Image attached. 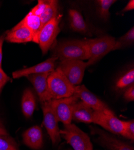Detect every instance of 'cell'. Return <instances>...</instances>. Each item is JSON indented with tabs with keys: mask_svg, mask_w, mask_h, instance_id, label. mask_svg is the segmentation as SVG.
Here are the masks:
<instances>
[{
	"mask_svg": "<svg viewBox=\"0 0 134 150\" xmlns=\"http://www.w3.org/2000/svg\"><path fill=\"white\" fill-rule=\"evenodd\" d=\"M6 33L0 36V69H2V59H3V46L5 41Z\"/></svg>",
	"mask_w": 134,
	"mask_h": 150,
	"instance_id": "cell-29",
	"label": "cell"
},
{
	"mask_svg": "<svg viewBox=\"0 0 134 150\" xmlns=\"http://www.w3.org/2000/svg\"><path fill=\"white\" fill-rule=\"evenodd\" d=\"M43 114V124L50 136L53 145H56L61 141L60 129L58 120L53 112L49 101L42 103Z\"/></svg>",
	"mask_w": 134,
	"mask_h": 150,
	"instance_id": "cell-9",
	"label": "cell"
},
{
	"mask_svg": "<svg viewBox=\"0 0 134 150\" xmlns=\"http://www.w3.org/2000/svg\"><path fill=\"white\" fill-rule=\"evenodd\" d=\"M87 62L80 60L60 61L57 67L62 71L68 81L74 86L79 85L82 81Z\"/></svg>",
	"mask_w": 134,
	"mask_h": 150,
	"instance_id": "cell-5",
	"label": "cell"
},
{
	"mask_svg": "<svg viewBox=\"0 0 134 150\" xmlns=\"http://www.w3.org/2000/svg\"><path fill=\"white\" fill-rule=\"evenodd\" d=\"M53 57L60 61L89 59L90 54L86 40L60 42L53 47Z\"/></svg>",
	"mask_w": 134,
	"mask_h": 150,
	"instance_id": "cell-1",
	"label": "cell"
},
{
	"mask_svg": "<svg viewBox=\"0 0 134 150\" xmlns=\"http://www.w3.org/2000/svg\"><path fill=\"white\" fill-rule=\"evenodd\" d=\"M98 12L100 17L105 21H107L110 16L109 9L112 5L116 2L115 0H98Z\"/></svg>",
	"mask_w": 134,
	"mask_h": 150,
	"instance_id": "cell-22",
	"label": "cell"
},
{
	"mask_svg": "<svg viewBox=\"0 0 134 150\" xmlns=\"http://www.w3.org/2000/svg\"><path fill=\"white\" fill-rule=\"evenodd\" d=\"M57 59V57L52 56L39 64L13 72L12 76L14 79H18L23 76L27 77L31 74L51 73L55 70V62Z\"/></svg>",
	"mask_w": 134,
	"mask_h": 150,
	"instance_id": "cell-11",
	"label": "cell"
},
{
	"mask_svg": "<svg viewBox=\"0 0 134 150\" xmlns=\"http://www.w3.org/2000/svg\"><path fill=\"white\" fill-rule=\"evenodd\" d=\"M5 40L10 43H27L33 42V36L30 29L21 21L11 30L6 33Z\"/></svg>",
	"mask_w": 134,
	"mask_h": 150,
	"instance_id": "cell-13",
	"label": "cell"
},
{
	"mask_svg": "<svg viewBox=\"0 0 134 150\" xmlns=\"http://www.w3.org/2000/svg\"><path fill=\"white\" fill-rule=\"evenodd\" d=\"M134 42V28L132 27L125 34L116 40L113 51L125 48L130 46Z\"/></svg>",
	"mask_w": 134,
	"mask_h": 150,
	"instance_id": "cell-21",
	"label": "cell"
},
{
	"mask_svg": "<svg viewBox=\"0 0 134 150\" xmlns=\"http://www.w3.org/2000/svg\"><path fill=\"white\" fill-rule=\"evenodd\" d=\"M60 16L58 15L46 23L39 33L38 44L43 55L46 54L50 49L52 47L56 37L60 31Z\"/></svg>",
	"mask_w": 134,
	"mask_h": 150,
	"instance_id": "cell-7",
	"label": "cell"
},
{
	"mask_svg": "<svg viewBox=\"0 0 134 150\" xmlns=\"http://www.w3.org/2000/svg\"><path fill=\"white\" fill-rule=\"evenodd\" d=\"M51 73L34 74L27 76L38 93L42 104L51 100L48 86V78Z\"/></svg>",
	"mask_w": 134,
	"mask_h": 150,
	"instance_id": "cell-14",
	"label": "cell"
},
{
	"mask_svg": "<svg viewBox=\"0 0 134 150\" xmlns=\"http://www.w3.org/2000/svg\"><path fill=\"white\" fill-rule=\"evenodd\" d=\"M23 142L33 149H39L43 146L42 131L39 126H33L22 134Z\"/></svg>",
	"mask_w": 134,
	"mask_h": 150,
	"instance_id": "cell-15",
	"label": "cell"
},
{
	"mask_svg": "<svg viewBox=\"0 0 134 150\" xmlns=\"http://www.w3.org/2000/svg\"><path fill=\"white\" fill-rule=\"evenodd\" d=\"M90 58L87 62V66H91L113 51L116 39L113 37L105 35L93 39L86 40Z\"/></svg>",
	"mask_w": 134,
	"mask_h": 150,
	"instance_id": "cell-4",
	"label": "cell"
},
{
	"mask_svg": "<svg viewBox=\"0 0 134 150\" xmlns=\"http://www.w3.org/2000/svg\"><path fill=\"white\" fill-rule=\"evenodd\" d=\"M94 110L83 103L77 102L74 105L72 113V120L77 122L91 123L93 122Z\"/></svg>",
	"mask_w": 134,
	"mask_h": 150,
	"instance_id": "cell-16",
	"label": "cell"
},
{
	"mask_svg": "<svg viewBox=\"0 0 134 150\" xmlns=\"http://www.w3.org/2000/svg\"><path fill=\"white\" fill-rule=\"evenodd\" d=\"M123 130L121 135L133 141L134 140V121L132 120L123 121Z\"/></svg>",
	"mask_w": 134,
	"mask_h": 150,
	"instance_id": "cell-25",
	"label": "cell"
},
{
	"mask_svg": "<svg viewBox=\"0 0 134 150\" xmlns=\"http://www.w3.org/2000/svg\"><path fill=\"white\" fill-rule=\"evenodd\" d=\"M0 134L1 135H8V133L5 129L2 121L0 120Z\"/></svg>",
	"mask_w": 134,
	"mask_h": 150,
	"instance_id": "cell-31",
	"label": "cell"
},
{
	"mask_svg": "<svg viewBox=\"0 0 134 150\" xmlns=\"http://www.w3.org/2000/svg\"><path fill=\"white\" fill-rule=\"evenodd\" d=\"M74 94L94 111H100L107 114L115 115L114 112L107 105L90 92L84 85L75 86Z\"/></svg>",
	"mask_w": 134,
	"mask_h": 150,
	"instance_id": "cell-8",
	"label": "cell"
},
{
	"mask_svg": "<svg viewBox=\"0 0 134 150\" xmlns=\"http://www.w3.org/2000/svg\"><path fill=\"white\" fill-rule=\"evenodd\" d=\"M60 130L61 137H63L74 150H93V145L87 134L79 129L74 124L64 125Z\"/></svg>",
	"mask_w": 134,
	"mask_h": 150,
	"instance_id": "cell-3",
	"label": "cell"
},
{
	"mask_svg": "<svg viewBox=\"0 0 134 150\" xmlns=\"http://www.w3.org/2000/svg\"><path fill=\"white\" fill-rule=\"evenodd\" d=\"M133 81L134 70L133 69H132L119 78L116 83V87L117 89H123L126 87L133 84Z\"/></svg>",
	"mask_w": 134,
	"mask_h": 150,
	"instance_id": "cell-23",
	"label": "cell"
},
{
	"mask_svg": "<svg viewBox=\"0 0 134 150\" xmlns=\"http://www.w3.org/2000/svg\"><path fill=\"white\" fill-rule=\"evenodd\" d=\"M21 21L31 31L33 36V42L38 43L39 34L42 28L40 17L30 11Z\"/></svg>",
	"mask_w": 134,
	"mask_h": 150,
	"instance_id": "cell-18",
	"label": "cell"
},
{
	"mask_svg": "<svg viewBox=\"0 0 134 150\" xmlns=\"http://www.w3.org/2000/svg\"><path fill=\"white\" fill-rule=\"evenodd\" d=\"M91 133L98 135L97 141L109 150H134L130 145L121 141L115 137L98 128L91 127Z\"/></svg>",
	"mask_w": 134,
	"mask_h": 150,
	"instance_id": "cell-12",
	"label": "cell"
},
{
	"mask_svg": "<svg viewBox=\"0 0 134 150\" xmlns=\"http://www.w3.org/2000/svg\"><path fill=\"white\" fill-rule=\"evenodd\" d=\"M78 100L79 98L74 94L67 98L51 100L49 102L58 121L62 122L64 125H66L72 123L73 107Z\"/></svg>",
	"mask_w": 134,
	"mask_h": 150,
	"instance_id": "cell-6",
	"label": "cell"
},
{
	"mask_svg": "<svg viewBox=\"0 0 134 150\" xmlns=\"http://www.w3.org/2000/svg\"><path fill=\"white\" fill-rule=\"evenodd\" d=\"M133 8H134V1L133 0H130V1H129L128 2V3L126 5V6L124 7V8L121 11H120V13L123 14L128 11L133 10Z\"/></svg>",
	"mask_w": 134,
	"mask_h": 150,
	"instance_id": "cell-30",
	"label": "cell"
},
{
	"mask_svg": "<svg viewBox=\"0 0 134 150\" xmlns=\"http://www.w3.org/2000/svg\"><path fill=\"white\" fill-rule=\"evenodd\" d=\"M0 150H18L16 142L9 135L0 134Z\"/></svg>",
	"mask_w": 134,
	"mask_h": 150,
	"instance_id": "cell-24",
	"label": "cell"
},
{
	"mask_svg": "<svg viewBox=\"0 0 134 150\" xmlns=\"http://www.w3.org/2000/svg\"><path fill=\"white\" fill-rule=\"evenodd\" d=\"M48 92L50 99L57 100L69 97L74 94L75 87L58 68L48 78Z\"/></svg>",
	"mask_w": 134,
	"mask_h": 150,
	"instance_id": "cell-2",
	"label": "cell"
},
{
	"mask_svg": "<svg viewBox=\"0 0 134 150\" xmlns=\"http://www.w3.org/2000/svg\"><path fill=\"white\" fill-rule=\"evenodd\" d=\"M21 106L24 116L27 118L31 117L35 109L36 103L35 96L33 91L29 88L26 89L23 92Z\"/></svg>",
	"mask_w": 134,
	"mask_h": 150,
	"instance_id": "cell-19",
	"label": "cell"
},
{
	"mask_svg": "<svg viewBox=\"0 0 134 150\" xmlns=\"http://www.w3.org/2000/svg\"><path fill=\"white\" fill-rule=\"evenodd\" d=\"M69 16L70 28L73 31L81 34H89L90 33L87 24L79 11L75 9H70Z\"/></svg>",
	"mask_w": 134,
	"mask_h": 150,
	"instance_id": "cell-17",
	"label": "cell"
},
{
	"mask_svg": "<svg viewBox=\"0 0 134 150\" xmlns=\"http://www.w3.org/2000/svg\"><path fill=\"white\" fill-rule=\"evenodd\" d=\"M9 81H10V78L2 69H0V91Z\"/></svg>",
	"mask_w": 134,
	"mask_h": 150,
	"instance_id": "cell-27",
	"label": "cell"
},
{
	"mask_svg": "<svg viewBox=\"0 0 134 150\" xmlns=\"http://www.w3.org/2000/svg\"><path fill=\"white\" fill-rule=\"evenodd\" d=\"M124 97L128 102L133 101L134 100V85L132 84L126 90L124 94Z\"/></svg>",
	"mask_w": 134,
	"mask_h": 150,
	"instance_id": "cell-28",
	"label": "cell"
},
{
	"mask_svg": "<svg viewBox=\"0 0 134 150\" xmlns=\"http://www.w3.org/2000/svg\"><path fill=\"white\" fill-rule=\"evenodd\" d=\"M47 3L48 0H40V1H38V4L33 7L30 11H31L35 15L40 17L47 4Z\"/></svg>",
	"mask_w": 134,
	"mask_h": 150,
	"instance_id": "cell-26",
	"label": "cell"
},
{
	"mask_svg": "<svg viewBox=\"0 0 134 150\" xmlns=\"http://www.w3.org/2000/svg\"><path fill=\"white\" fill-rule=\"evenodd\" d=\"M58 1L55 0H48L47 4L40 16L42 27L58 16Z\"/></svg>",
	"mask_w": 134,
	"mask_h": 150,
	"instance_id": "cell-20",
	"label": "cell"
},
{
	"mask_svg": "<svg viewBox=\"0 0 134 150\" xmlns=\"http://www.w3.org/2000/svg\"><path fill=\"white\" fill-rule=\"evenodd\" d=\"M93 122L114 134L121 135L123 130V121L120 120L115 115L107 114L103 112L94 111Z\"/></svg>",
	"mask_w": 134,
	"mask_h": 150,
	"instance_id": "cell-10",
	"label": "cell"
}]
</instances>
